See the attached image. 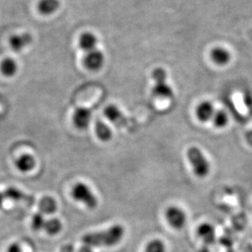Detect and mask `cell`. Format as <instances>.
<instances>
[{
	"instance_id": "cell-1",
	"label": "cell",
	"mask_w": 252,
	"mask_h": 252,
	"mask_svg": "<svg viewBox=\"0 0 252 252\" xmlns=\"http://www.w3.org/2000/svg\"><path fill=\"white\" fill-rule=\"evenodd\" d=\"M125 229L122 225L116 224L106 230L85 234L82 238L85 246L90 248H109L117 245L124 237Z\"/></svg>"
},
{
	"instance_id": "cell-2",
	"label": "cell",
	"mask_w": 252,
	"mask_h": 252,
	"mask_svg": "<svg viewBox=\"0 0 252 252\" xmlns=\"http://www.w3.org/2000/svg\"><path fill=\"white\" fill-rule=\"evenodd\" d=\"M187 156L194 174L199 178L206 177L211 170V165L203 153L198 148L191 147L188 150Z\"/></svg>"
},
{
	"instance_id": "cell-3",
	"label": "cell",
	"mask_w": 252,
	"mask_h": 252,
	"mask_svg": "<svg viewBox=\"0 0 252 252\" xmlns=\"http://www.w3.org/2000/svg\"><path fill=\"white\" fill-rule=\"evenodd\" d=\"M153 79L155 81L153 86V94L154 96L161 98H170L174 95V91L170 85H168L167 73L162 68H157L152 74Z\"/></svg>"
},
{
	"instance_id": "cell-4",
	"label": "cell",
	"mask_w": 252,
	"mask_h": 252,
	"mask_svg": "<svg viewBox=\"0 0 252 252\" xmlns=\"http://www.w3.org/2000/svg\"><path fill=\"white\" fill-rule=\"evenodd\" d=\"M71 196L75 201H80L88 208L94 209L97 206V199L88 185L77 183L71 190Z\"/></svg>"
},
{
	"instance_id": "cell-5",
	"label": "cell",
	"mask_w": 252,
	"mask_h": 252,
	"mask_svg": "<svg viewBox=\"0 0 252 252\" xmlns=\"http://www.w3.org/2000/svg\"><path fill=\"white\" fill-rule=\"evenodd\" d=\"M165 216H166L168 223L175 229H181L184 228L187 220L185 211L177 206L169 207L165 213Z\"/></svg>"
},
{
	"instance_id": "cell-6",
	"label": "cell",
	"mask_w": 252,
	"mask_h": 252,
	"mask_svg": "<svg viewBox=\"0 0 252 252\" xmlns=\"http://www.w3.org/2000/svg\"><path fill=\"white\" fill-rule=\"evenodd\" d=\"M92 113L89 108L78 107L73 113V123L80 129H85L90 126Z\"/></svg>"
},
{
	"instance_id": "cell-7",
	"label": "cell",
	"mask_w": 252,
	"mask_h": 252,
	"mask_svg": "<svg viewBox=\"0 0 252 252\" xmlns=\"http://www.w3.org/2000/svg\"><path fill=\"white\" fill-rule=\"evenodd\" d=\"M104 63V55L102 51L98 49H94L89 52L84 59V64L85 67L90 70H99Z\"/></svg>"
},
{
	"instance_id": "cell-8",
	"label": "cell",
	"mask_w": 252,
	"mask_h": 252,
	"mask_svg": "<svg viewBox=\"0 0 252 252\" xmlns=\"http://www.w3.org/2000/svg\"><path fill=\"white\" fill-rule=\"evenodd\" d=\"M104 115L110 122L119 127H125L128 125V119L125 117L123 112L115 105H108L105 108Z\"/></svg>"
},
{
	"instance_id": "cell-9",
	"label": "cell",
	"mask_w": 252,
	"mask_h": 252,
	"mask_svg": "<svg viewBox=\"0 0 252 252\" xmlns=\"http://www.w3.org/2000/svg\"><path fill=\"white\" fill-rule=\"evenodd\" d=\"M215 108L211 102H202L197 106L196 109V116L201 122H207L212 120L215 114Z\"/></svg>"
},
{
	"instance_id": "cell-10",
	"label": "cell",
	"mask_w": 252,
	"mask_h": 252,
	"mask_svg": "<svg viewBox=\"0 0 252 252\" xmlns=\"http://www.w3.org/2000/svg\"><path fill=\"white\" fill-rule=\"evenodd\" d=\"M32 37L28 33L16 34L10 39V46L15 52L22 51V49L32 44Z\"/></svg>"
},
{
	"instance_id": "cell-11",
	"label": "cell",
	"mask_w": 252,
	"mask_h": 252,
	"mask_svg": "<svg viewBox=\"0 0 252 252\" xmlns=\"http://www.w3.org/2000/svg\"><path fill=\"white\" fill-rule=\"evenodd\" d=\"M196 233L199 238H201L207 244H211L216 240V229L210 223H201L197 228Z\"/></svg>"
},
{
	"instance_id": "cell-12",
	"label": "cell",
	"mask_w": 252,
	"mask_h": 252,
	"mask_svg": "<svg viewBox=\"0 0 252 252\" xmlns=\"http://www.w3.org/2000/svg\"><path fill=\"white\" fill-rule=\"evenodd\" d=\"M17 170L22 173L32 171L35 166V159L30 154H24L17 158L15 162Z\"/></svg>"
},
{
	"instance_id": "cell-13",
	"label": "cell",
	"mask_w": 252,
	"mask_h": 252,
	"mask_svg": "<svg viewBox=\"0 0 252 252\" xmlns=\"http://www.w3.org/2000/svg\"><path fill=\"white\" fill-rule=\"evenodd\" d=\"M211 57L214 63L219 65H225L229 63L231 55L227 49L217 47L211 51Z\"/></svg>"
},
{
	"instance_id": "cell-14",
	"label": "cell",
	"mask_w": 252,
	"mask_h": 252,
	"mask_svg": "<svg viewBox=\"0 0 252 252\" xmlns=\"http://www.w3.org/2000/svg\"><path fill=\"white\" fill-rule=\"evenodd\" d=\"M97 44V38L92 33L86 32V33L81 34V36L80 37V40H79L80 47L84 51L87 52V53L97 49L96 48Z\"/></svg>"
},
{
	"instance_id": "cell-15",
	"label": "cell",
	"mask_w": 252,
	"mask_h": 252,
	"mask_svg": "<svg viewBox=\"0 0 252 252\" xmlns=\"http://www.w3.org/2000/svg\"><path fill=\"white\" fill-rule=\"evenodd\" d=\"M58 209V204L55 199L51 196H44L39 201V210L43 215H52L55 213Z\"/></svg>"
},
{
	"instance_id": "cell-16",
	"label": "cell",
	"mask_w": 252,
	"mask_h": 252,
	"mask_svg": "<svg viewBox=\"0 0 252 252\" xmlns=\"http://www.w3.org/2000/svg\"><path fill=\"white\" fill-rule=\"evenodd\" d=\"M18 70L17 62L12 59H5L0 63V72L6 77H12Z\"/></svg>"
},
{
	"instance_id": "cell-17",
	"label": "cell",
	"mask_w": 252,
	"mask_h": 252,
	"mask_svg": "<svg viewBox=\"0 0 252 252\" xmlns=\"http://www.w3.org/2000/svg\"><path fill=\"white\" fill-rule=\"evenodd\" d=\"M95 132H96L97 138L102 142H107L112 138V129L109 128V126L102 122L101 120H97L95 123Z\"/></svg>"
},
{
	"instance_id": "cell-18",
	"label": "cell",
	"mask_w": 252,
	"mask_h": 252,
	"mask_svg": "<svg viewBox=\"0 0 252 252\" xmlns=\"http://www.w3.org/2000/svg\"><path fill=\"white\" fill-rule=\"evenodd\" d=\"M60 7L59 0H40L38 10L43 15H50L56 12Z\"/></svg>"
},
{
	"instance_id": "cell-19",
	"label": "cell",
	"mask_w": 252,
	"mask_h": 252,
	"mask_svg": "<svg viewBox=\"0 0 252 252\" xmlns=\"http://www.w3.org/2000/svg\"><path fill=\"white\" fill-rule=\"evenodd\" d=\"M63 224L61 221L59 219L54 218L46 220L44 229L49 235H57L61 232Z\"/></svg>"
},
{
	"instance_id": "cell-20",
	"label": "cell",
	"mask_w": 252,
	"mask_h": 252,
	"mask_svg": "<svg viewBox=\"0 0 252 252\" xmlns=\"http://www.w3.org/2000/svg\"><path fill=\"white\" fill-rule=\"evenodd\" d=\"M212 122L216 128H223L228 124V116L223 110H217L215 112Z\"/></svg>"
},
{
	"instance_id": "cell-21",
	"label": "cell",
	"mask_w": 252,
	"mask_h": 252,
	"mask_svg": "<svg viewBox=\"0 0 252 252\" xmlns=\"http://www.w3.org/2000/svg\"><path fill=\"white\" fill-rule=\"evenodd\" d=\"M144 252H165V244L159 239L151 241L146 247Z\"/></svg>"
},
{
	"instance_id": "cell-22",
	"label": "cell",
	"mask_w": 252,
	"mask_h": 252,
	"mask_svg": "<svg viewBox=\"0 0 252 252\" xmlns=\"http://www.w3.org/2000/svg\"><path fill=\"white\" fill-rule=\"evenodd\" d=\"M45 222H46V220H44L43 214L40 213V212L34 214L33 217H32V228H33V229L36 231L44 229V225H45Z\"/></svg>"
},
{
	"instance_id": "cell-23",
	"label": "cell",
	"mask_w": 252,
	"mask_h": 252,
	"mask_svg": "<svg viewBox=\"0 0 252 252\" xmlns=\"http://www.w3.org/2000/svg\"><path fill=\"white\" fill-rule=\"evenodd\" d=\"M4 197H7L12 201H20L23 198V193L22 191H19L18 189H14V188H9L4 191Z\"/></svg>"
},
{
	"instance_id": "cell-24",
	"label": "cell",
	"mask_w": 252,
	"mask_h": 252,
	"mask_svg": "<svg viewBox=\"0 0 252 252\" xmlns=\"http://www.w3.org/2000/svg\"><path fill=\"white\" fill-rule=\"evenodd\" d=\"M7 252H22V250L18 244H12L7 249Z\"/></svg>"
},
{
	"instance_id": "cell-25",
	"label": "cell",
	"mask_w": 252,
	"mask_h": 252,
	"mask_svg": "<svg viewBox=\"0 0 252 252\" xmlns=\"http://www.w3.org/2000/svg\"><path fill=\"white\" fill-rule=\"evenodd\" d=\"M79 252H94L91 249V248L90 247H87V246H85V247H83L82 248H80Z\"/></svg>"
},
{
	"instance_id": "cell-26",
	"label": "cell",
	"mask_w": 252,
	"mask_h": 252,
	"mask_svg": "<svg viewBox=\"0 0 252 252\" xmlns=\"http://www.w3.org/2000/svg\"><path fill=\"white\" fill-rule=\"evenodd\" d=\"M4 195L2 192H0V209L2 208L3 201H4Z\"/></svg>"
},
{
	"instance_id": "cell-27",
	"label": "cell",
	"mask_w": 252,
	"mask_h": 252,
	"mask_svg": "<svg viewBox=\"0 0 252 252\" xmlns=\"http://www.w3.org/2000/svg\"><path fill=\"white\" fill-rule=\"evenodd\" d=\"M247 252H252V248H251L250 250L248 251Z\"/></svg>"
}]
</instances>
